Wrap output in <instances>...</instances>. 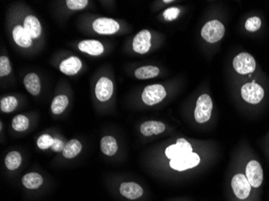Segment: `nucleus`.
Here are the masks:
<instances>
[{"label":"nucleus","instance_id":"1","mask_svg":"<svg viewBox=\"0 0 269 201\" xmlns=\"http://www.w3.org/2000/svg\"><path fill=\"white\" fill-rule=\"evenodd\" d=\"M213 110L211 97L208 94L201 95L197 100L196 108L194 111V118L198 123H205L210 120Z\"/></svg>","mask_w":269,"mask_h":201},{"label":"nucleus","instance_id":"2","mask_svg":"<svg viewBox=\"0 0 269 201\" xmlns=\"http://www.w3.org/2000/svg\"><path fill=\"white\" fill-rule=\"evenodd\" d=\"M202 38L209 43H216L219 41L225 34L223 24L218 20L209 21L204 25L202 32Z\"/></svg>","mask_w":269,"mask_h":201},{"label":"nucleus","instance_id":"3","mask_svg":"<svg viewBox=\"0 0 269 201\" xmlns=\"http://www.w3.org/2000/svg\"><path fill=\"white\" fill-rule=\"evenodd\" d=\"M166 95V90L162 85H149L143 91L142 100L147 106H154L162 102Z\"/></svg>","mask_w":269,"mask_h":201},{"label":"nucleus","instance_id":"4","mask_svg":"<svg viewBox=\"0 0 269 201\" xmlns=\"http://www.w3.org/2000/svg\"><path fill=\"white\" fill-rule=\"evenodd\" d=\"M233 67L238 73L245 75L255 71L256 63L251 54L242 53L234 59Z\"/></svg>","mask_w":269,"mask_h":201},{"label":"nucleus","instance_id":"5","mask_svg":"<svg viewBox=\"0 0 269 201\" xmlns=\"http://www.w3.org/2000/svg\"><path fill=\"white\" fill-rule=\"evenodd\" d=\"M242 97L250 104H258L264 97V90L256 83H247L241 88Z\"/></svg>","mask_w":269,"mask_h":201},{"label":"nucleus","instance_id":"6","mask_svg":"<svg viewBox=\"0 0 269 201\" xmlns=\"http://www.w3.org/2000/svg\"><path fill=\"white\" fill-rule=\"evenodd\" d=\"M200 163V157L196 153L185 155L180 156L178 158L171 160L169 165L171 168L178 172H183L190 168H195Z\"/></svg>","mask_w":269,"mask_h":201},{"label":"nucleus","instance_id":"7","mask_svg":"<svg viewBox=\"0 0 269 201\" xmlns=\"http://www.w3.org/2000/svg\"><path fill=\"white\" fill-rule=\"evenodd\" d=\"M245 176L251 187L258 188L261 186L263 180V172L259 162L251 160L247 164Z\"/></svg>","mask_w":269,"mask_h":201},{"label":"nucleus","instance_id":"8","mask_svg":"<svg viewBox=\"0 0 269 201\" xmlns=\"http://www.w3.org/2000/svg\"><path fill=\"white\" fill-rule=\"evenodd\" d=\"M232 187L238 199H247L251 193V184L244 174H237L232 178Z\"/></svg>","mask_w":269,"mask_h":201},{"label":"nucleus","instance_id":"9","mask_svg":"<svg viewBox=\"0 0 269 201\" xmlns=\"http://www.w3.org/2000/svg\"><path fill=\"white\" fill-rule=\"evenodd\" d=\"M191 153H193L192 146L185 138H179L176 144L168 146L165 150L166 157L170 160Z\"/></svg>","mask_w":269,"mask_h":201},{"label":"nucleus","instance_id":"10","mask_svg":"<svg viewBox=\"0 0 269 201\" xmlns=\"http://www.w3.org/2000/svg\"><path fill=\"white\" fill-rule=\"evenodd\" d=\"M93 28L97 33L111 35L119 31V24L112 19L99 18L94 22Z\"/></svg>","mask_w":269,"mask_h":201},{"label":"nucleus","instance_id":"11","mask_svg":"<svg viewBox=\"0 0 269 201\" xmlns=\"http://www.w3.org/2000/svg\"><path fill=\"white\" fill-rule=\"evenodd\" d=\"M151 36L149 30H143L137 34L133 40V49L136 53L145 54L149 51L151 47Z\"/></svg>","mask_w":269,"mask_h":201},{"label":"nucleus","instance_id":"12","mask_svg":"<svg viewBox=\"0 0 269 201\" xmlns=\"http://www.w3.org/2000/svg\"><path fill=\"white\" fill-rule=\"evenodd\" d=\"M113 90L114 86L112 81L107 77H102L99 80L95 87V94L99 100L107 102L112 96Z\"/></svg>","mask_w":269,"mask_h":201},{"label":"nucleus","instance_id":"13","mask_svg":"<svg viewBox=\"0 0 269 201\" xmlns=\"http://www.w3.org/2000/svg\"><path fill=\"white\" fill-rule=\"evenodd\" d=\"M121 195L129 199H136L141 197L143 195V188L141 186L134 182L123 183L120 185Z\"/></svg>","mask_w":269,"mask_h":201},{"label":"nucleus","instance_id":"14","mask_svg":"<svg viewBox=\"0 0 269 201\" xmlns=\"http://www.w3.org/2000/svg\"><path fill=\"white\" fill-rule=\"evenodd\" d=\"M82 67L81 60L77 57H71L62 61L60 65V70L66 75H75Z\"/></svg>","mask_w":269,"mask_h":201},{"label":"nucleus","instance_id":"15","mask_svg":"<svg viewBox=\"0 0 269 201\" xmlns=\"http://www.w3.org/2000/svg\"><path fill=\"white\" fill-rule=\"evenodd\" d=\"M78 48L82 53H85L91 56L101 55L104 51V47L101 42L94 40H83V41L80 42Z\"/></svg>","mask_w":269,"mask_h":201},{"label":"nucleus","instance_id":"16","mask_svg":"<svg viewBox=\"0 0 269 201\" xmlns=\"http://www.w3.org/2000/svg\"><path fill=\"white\" fill-rule=\"evenodd\" d=\"M165 125L161 122L148 121L141 126V132L145 136H152L155 134H161L165 130Z\"/></svg>","mask_w":269,"mask_h":201},{"label":"nucleus","instance_id":"17","mask_svg":"<svg viewBox=\"0 0 269 201\" xmlns=\"http://www.w3.org/2000/svg\"><path fill=\"white\" fill-rule=\"evenodd\" d=\"M24 28L32 39L39 37L41 32V26L36 17L28 16L24 22Z\"/></svg>","mask_w":269,"mask_h":201},{"label":"nucleus","instance_id":"18","mask_svg":"<svg viewBox=\"0 0 269 201\" xmlns=\"http://www.w3.org/2000/svg\"><path fill=\"white\" fill-rule=\"evenodd\" d=\"M13 39L16 44L22 47H28L32 45V38L26 32L23 26H16L13 30Z\"/></svg>","mask_w":269,"mask_h":201},{"label":"nucleus","instance_id":"19","mask_svg":"<svg viewBox=\"0 0 269 201\" xmlns=\"http://www.w3.org/2000/svg\"><path fill=\"white\" fill-rule=\"evenodd\" d=\"M24 86L31 94L36 96L40 92V82L36 73H28L24 80Z\"/></svg>","mask_w":269,"mask_h":201},{"label":"nucleus","instance_id":"20","mask_svg":"<svg viewBox=\"0 0 269 201\" xmlns=\"http://www.w3.org/2000/svg\"><path fill=\"white\" fill-rule=\"evenodd\" d=\"M23 185L28 189H36L43 183V178L40 174L30 172L26 174L22 179Z\"/></svg>","mask_w":269,"mask_h":201},{"label":"nucleus","instance_id":"21","mask_svg":"<svg viewBox=\"0 0 269 201\" xmlns=\"http://www.w3.org/2000/svg\"><path fill=\"white\" fill-rule=\"evenodd\" d=\"M100 146H101L102 152L106 156H114L118 150L116 139L112 136L103 137L102 138Z\"/></svg>","mask_w":269,"mask_h":201},{"label":"nucleus","instance_id":"22","mask_svg":"<svg viewBox=\"0 0 269 201\" xmlns=\"http://www.w3.org/2000/svg\"><path fill=\"white\" fill-rule=\"evenodd\" d=\"M82 149L81 142L77 139H72L65 145L62 153L66 159H73L79 154Z\"/></svg>","mask_w":269,"mask_h":201},{"label":"nucleus","instance_id":"23","mask_svg":"<svg viewBox=\"0 0 269 201\" xmlns=\"http://www.w3.org/2000/svg\"><path fill=\"white\" fill-rule=\"evenodd\" d=\"M160 70L156 66H144L139 68L134 72V76L140 80H146L153 78L159 75Z\"/></svg>","mask_w":269,"mask_h":201},{"label":"nucleus","instance_id":"24","mask_svg":"<svg viewBox=\"0 0 269 201\" xmlns=\"http://www.w3.org/2000/svg\"><path fill=\"white\" fill-rule=\"evenodd\" d=\"M69 105V99L66 95H58L53 100L51 106L52 112L54 115H61Z\"/></svg>","mask_w":269,"mask_h":201},{"label":"nucleus","instance_id":"25","mask_svg":"<svg viewBox=\"0 0 269 201\" xmlns=\"http://www.w3.org/2000/svg\"><path fill=\"white\" fill-rule=\"evenodd\" d=\"M22 158L18 152H12L8 153L5 158V166L10 171H14L17 169L21 164Z\"/></svg>","mask_w":269,"mask_h":201},{"label":"nucleus","instance_id":"26","mask_svg":"<svg viewBox=\"0 0 269 201\" xmlns=\"http://www.w3.org/2000/svg\"><path fill=\"white\" fill-rule=\"evenodd\" d=\"M18 106V100L15 97H4L1 100L0 103V108L1 111L4 113H11L16 110Z\"/></svg>","mask_w":269,"mask_h":201},{"label":"nucleus","instance_id":"27","mask_svg":"<svg viewBox=\"0 0 269 201\" xmlns=\"http://www.w3.org/2000/svg\"><path fill=\"white\" fill-rule=\"evenodd\" d=\"M12 126L16 131H24L29 126V121L24 115H19L12 120Z\"/></svg>","mask_w":269,"mask_h":201},{"label":"nucleus","instance_id":"28","mask_svg":"<svg viewBox=\"0 0 269 201\" xmlns=\"http://www.w3.org/2000/svg\"><path fill=\"white\" fill-rule=\"evenodd\" d=\"M261 20L257 16H253L247 19L245 23V28L249 32H256L261 27Z\"/></svg>","mask_w":269,"mask_h":201},{"label":"nucleus","instance_id":"29","mask_svg":"<svg viewBox=\"0 0 269 201\" xmlns=\"http://www.w3.org/2000/svg\"><path fill=\"white\" fill-rule=\"evenodd\" d=\"M54 138H52L49 134H43L38 138L37 146L41 150H46L48 148L52 147L54 144Z\"/></svg>","mask_w":269,"mask_h":201},{"label":"nucleus","instance_id":"30","mask_svg":"<svg viewBox=\"0 0 269 201\" xmlns=\"http://www.w3.org/2000/svg\"><path fill=\"white\" fill-rule=\"evenodd\" d=\"M12 72L10 61L5 56L0 58V76L5 77Z\"/></svg>","mask_w":269,"mask_h":201},{"label":"nucleus","instance_id":"31","mask_svg":"<svg viewBox=\"0 0 269 201\" xmlns=\"http://www.w3.org/2000/svg\"><path fill=\"white\" fill-rule=\"evenodd\" d=\"M87 0H67L66 4L68 8L71 10H82L83 8L87 6Z\"/></svg>","mask_w":269,"mask_h":201},{"label":"nucleus","instance_id":"32","mask_svg":"<svg viewBox=\"0 0 269 201\" xmlns=\"http://www.w3.org/2000/svg\"><path fill=\"white\" fill-rule=\"evenodd\" d=\"M179 14H180L179 8H170L164 11L163 16L167 21H172L178 17Z\"/></svg>","mask_w":269,"mask_h":201},{"label":"nucleus","instance_id":"33","mask_svg":"<svg viewBox=\"0 0 269 201\" xmlns=\"http://www.w3.org/2000/svg\"><path fill=\"white\" fill-rule=\"evenodd\" d=\"M65 145L62 140H60L59 138H54V144L52 146V150L55 152H60L63 150Z\"/></svg>","mask_w":269,"mask_h":201},{"label":"nucleus","instance_id":"34","mask_svg":"<svg viewBox=\"0 0 269 201\" xmlns=\"http://www.w3.org/2000/svg\"><path fill=\"white\" fill-rule=\"evenodd\" d=\"M164 2L165 3V4H166V3L167 4H168V3L172 2V0H167V1L166 0H164Z\"/></svg>","mask_w":269,"mask_h":201}]
</instances>
